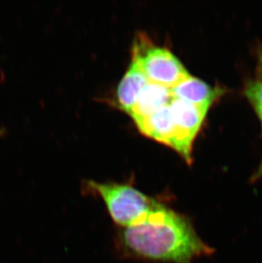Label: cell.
Returning <instances> with one entry per match:
<instances>
[{
  "label": "cell",
  "instance_id": "cell-1",
  "mask_svg": "<svg viewBox=\"0 0 262 263\" xmlns=\"http://www.w3.org/2000/svg\"><path fill=\"white\" fill-rule=\"evenodd\" d=\"M119 245L136 258L166 263H194L214 253L190 219L161 204L144 221L120 229Z\"/></svg>",
  "mask_w": 262,
  "mask_h": 263
},
{
  "label": "cell",
  "instance_id": "cell-2",
  "mask_svg": "<svg viewBox=\"0 0 262 263\" xmlns=\"http://www.w3.org/2000/svg\"><path fill=\"white\" fill-rule=\"evenodd\" d=\"M85 186L102 199L111 220L120 229L140 223L161 204L129 184L89 180Z\"/></svg>",
  "mask_w": 262,
  "mask_h": 263
},
{
  "label": "cell",
  "instance_id": "cell-3",
  "mask_svg": "<svg viewBox=\"0 0 262 263\" xmlns=\"http://www.w3.org/2000/svg\"><path fill=\"white\" fill-rule=\"evenodd\" d=\"M132 62L138 65L148 81L170 89L190 75L171 50L154 45L145 34H139L134 42Z\"/></svg>",
  "mask_w": 262,
  "mask_h": 263
},
{
  "label": "cell",
  "instance_id": "cell-4",
  "mask_svg": "<svg viewBox=\"0 0 262 263\" xmlns=\"http://www.w3.org/2000/svg\"><path fill=\"white\" fill-rule=\"evenodd\" d=\"M136 124L139 130L146 137L168 145L183 157L185 161L192 162L193 144L188 142L179 132L169 106L162 107L148 117L136 122Z\"/></svg>",
  "mask_w": 262,
  "mask_h": 263
},
{
  "label": "cell",
  "instance_id": "cell-5",
  "mask_svg": "<svg viewBox=\"0 0 262 263\" xmlns=\"http://www.w3.org/2000/svg\"><path fill=\"white\" fill-rule=\"evenodd\" d=\"M169 107L179 132L186 141L193 144L210 108L177 98H173Z\"/></svg>",
  "mask_w": 262,
  "mask_h": 263
},
{
  "label": "cell",
  "instance_id": "cell-6",
  "mask_svg": "<svg viewBox=\"0 0 262 263\" xmlns=\"http://www.w3.org/2000/svg\"><path fill=\"white\" fill-rule=\"evenodd\" d=\"M172 99L170 88L148 81L139 93L129 115L136 123L169 106Z\"/></svg>",
  "mask_w": 262,
  "mask_h": 263
},
{
  "label": "cell",
  "instance_id": "cell-7",
  "mask_svg": "<svg viewBox=\"0 0 262 263\" xmlns=\"http://www.w3.org/2000/svg\"><path fill=\"white\" fill-rule=\"evenodd\" d=\"M173 98L184 100L185 102L201 107L210 108L211 105L222 95V89L214 88L198 78L188 75L178 84L171 88Z\"/></svg>",
  "mask_w": 262,
  "mask_h": 263
},
{
  "label": "cell",
  "instance_id": "cell-8",
  "mask_svg": "<svg viewBox=\"0 0 262 263\" xmlns=\"http://www.w3.org/2000/svg\"><path fill=\"white\" fill-rule=\"evenodd\" d=\"M147 82L148 80L142 70L138 65L131 62L117 89V100L119 107L128 115L132 109L139 93Z\"/></svg>",
  "mask_w": 262,
  "mask_h": 263
},
{
  "label": "cell",
  "instance_id": "cell-9",
  "mask_svg": "<svg viewBox=\"0 0 262 263\" xmlns=\"http://www.w3.org/2000/svg\"><path fill=\"white\" fill-rule=\"evenodd\" d=\"M245 95L254 107L262 105V82L249 83L245 89Z\"/></svg>",
  "mask_w": 262,
  "mask_h": 263
},
{
  "label": "cell",
  "instance_id": "cell-10",
  "mask_svg": "<svg viewBox=\"0 0 262 263\" xmlns=\"http://www.w3.org/2000/svg\"><path fill=\"white\" fill-rule=\"evenodd\" d=\"M260 177H262V163L261 164H260V167L258 168L256 172H255V174L253 176V180L255 181L256 179L260 178Z\"/></svg>",
  "mask_w": 262,
  "mask_h": 263
},
{
  "label": "cell",
  "instance_id": "cell-11",
  "mask_svg": "<svg viewBox=\"0 0 262 263\" xmlns=\"http://www.w3.org/2000/svg\"><path fill=\"white\" fill-rule=\"evenodd\" d=\"M255 110L256 114H257L258 116L260 118V120L262 122V105H260V106H255Z\"/></svg>",
  "mask_w": 262,
  "mask_h": 263
},
{
  "label": "cell",
  "instance_id": "cell-12",
  "mask_svg": "<svg viewBox=\"0 0 262 263\" xmlns=\"http://www.w3.org/2000/svg\"><path fill=\"white\" fill-rule=\"evenodd\" d=\"M261 62H262V59H261Z\"/></svg>",
  "mask_w": 262,
  "mask_h": 263
}]
</instances>
